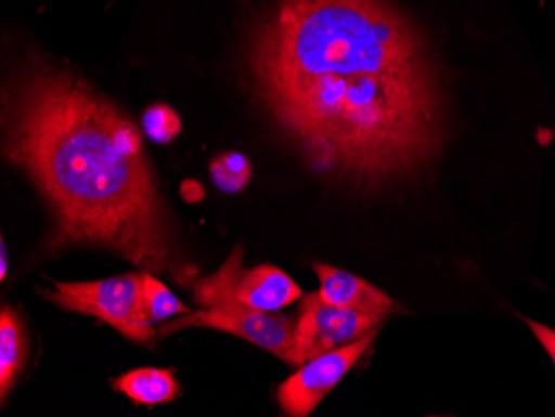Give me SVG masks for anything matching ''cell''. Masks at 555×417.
Instances as JSON below:
<instances>
[{
	"mask_svg": "<svg viewBox=\"0 0 555 417\" xmlns=\"http://www.w3.org/2000/svg\"><path fill=\"white\" fill-rule=\"evenodd\" d=\"M246 67L261 107L318 173L374 190L441 151L438 68L391 0H276L249 36Z\"/></svg>",
	"mask_w": 555,
	"mask_h": 417,
	"instance_id": "obj_1",
	"label": "cell"
},
{
	"mask_svg": "<svg viewBox=\"0 0 555 417\" xmlns=\"http://www.w3.org/2000/svg\"><path fill=\"white\" fill-rule=\"evenodd\" d=\"M4 154L54 214L52 247L93 245L146 272L175 273L173 233L142 135L74 71L39 55L12 71Z\"/></svg>",
	"mask_w": 555,
	"mask_h": 417,
	"instance_id": "obj_2",
	"label": "cell"
},
{
	"mask_svg": "<svg viewBox=\"0 0 555 417\" xmlns=\"http://www.w3.org/2000/svg\"><path fill=\"white\" fill-rule=\"evenodd\" d=\"M242 272L243 248L236 245L215 275L196 283L195 303L204 310L165 323L158 328V335H175L185 328L218 329L245 339L289 364L295 325L288 317L255 310L238 301L235 286Z\"/></svg>",
	"mask_w": 555,
	"mask_h": 417,
	"instance_id": "obj_3",
	"label": "cell"
},
{
	"mask_svg": "<svg viewBox=\"0 0 555 417\" xmlns=\"http://www.w3.org/2000/svg\"><path fill=\"white\" fill-rule=\"evenodd\" d=\"M142 285L143 273L90 283L57 282L46 298L62 310L99 317L130 341L149 344L158 331L140 320Z\"/></svg>",
	"mask_w": 555,
	"mask_h": 417,
	"instance_id": "obj_4",
	"label": "cell"
},
{
	"mask_svg": "<svg viewBox=\"0 0 555 417\" xmlns=\"http://www.w3.org/2000/svg\"><path fill=\"white\" fill-rule=\"evenodd\" d=\"M383 320L385 317L335 307L326 303L320 291L310 292L299 307L289 364L301 366L313 357L358 341L379 329Z\"/></svg>",
	"mask_w": 555,
	"mask_h": 417,
	"instance_id": "obj_5",
	"label": "cell"
},
{
	"mask_svg": "<svg viewBox=\"0 0 555 417\" xmlns=\"http://www.w3.org/2000/svg\"><path fill=\"white\" fill-rule=\"evenodd\" d=\"M379 329L358 341L336 348L301 364L299 372L280 385L276 400L286 416L307 417L336 388L373 344Z\"/></svg>",
	"mask_w": 555,
	"mask_h": 417,
	"instance_id": "obj_6",
	"label": "cell"
},
{
	"mask_svg": "<svg viewBox=\"0 0 555 417\" xmlns=\"http://www.w3.org/2000/svg\"><path fill=\"white\" fill-rule=\"evenodd\" d=\"M313 270L320 278V297L326 303L382 317L398 311V304L385 291L364 282L360 276L330 264L318 263Z\"/></svg>",
	"mask_w": 555,
	"mask_h": 417,
	"instance_id": "obj_7",
	"label": "cell"
},
{
	"mask_svg": "<svg viewBox=\"0 0 555 417\" xmlns=\"http://www.w3.org/2000/svg\"><path fill=\"white\" fill-rule=\"evenodd\" d=\"M238 301L255 310H282L302 297L301 288L283 270L270 264L240 273L235 286Z\"/></svg>",
	"mask_w": 555,
	"mask_h": 417,
	"instance_id": "obj_8",
	"label": "cell"
},
{
	"mask_svg": "<svg viewBox=\"0 0 555 417\" xmlns=\"http://www.w3.org/2000/svg\"><path fill=\"white\" fill-rule=\"evenodd\" d=\"M115 391L124 392L133 403L155 406L171 403L179 398L180 386L168 369L142 367L135 372L125 373L112 381Z\"/></svg>",
	"mask_w": 555,
	"mask_h": 417,
	"instance_id": "obj_9",
	"label": "cell"
},
{
	"mask_svg": "<svg viewBox=\"0 0 555 417\" xmlns=\"http://www.w3.org/2000/svg\"><path fill=\"white\" fill-rule=\"evenodd\" d=\"M27 357V335L21 317L11 308L0 313V398L5 401Z\"/></svg>",
	"mask_w": 555,
	"mask_h": 417,
	"instance_id": "obj_10",
	"label": "cell"
},
{
	"mask_svg": "<svg viewBox=\"0 0 555 417\" xmlns=\"http://www.w3.org/2000/svg\"><path fill=\"white\" fill-rule=\"evenodd\" d=\"M192 313L173 292L158 282L150 272H143L142 298H140V320L143 325L165 322L177 314Z\"/></svg>",
	"mask_w": 555,
	"mask_h": 417,
	"instance_id": "obj_11",
	"label": "cell"
},
{
	"mask_svg": "<svg viewBox=\"0 0 555 417\" xmlns=\"http://www.w3.org/2000/svg\"><path fill=\"white\" fill-rule=\"evenodd\" d=\"M251 161L238 152H224L217 155L210 164L211 182L220 192L240 193L251 180Z\"/></svg>",
	"mask_w": 555,
	"mask_h": 417,
	"instance_id": "obj_12",
	"label": "cell"
},
{
	"mask_svg": "<svg viewBox=\"0 0 555 417\" xmlns=\"http://www.w3.org/2000/svg\"><path fill=\"white\" fill-rule=\"evenodd\" d=\"M179 114L168 105H150L142 115L143 133L155 143H170L182 133Z\"/></svg>",
	"mask_w": 555,
	"mask_h": 417,
	"instance_id": "obj_13",
	"label": "cell"
},
{
	"mask_svg": "<svg viewBox=\"0 0 555 417\" xmlns=\"http://www.w3.org/2000/svg\"><path fill=\"white\" fill-rule=\"evenodd\" d=\"M524 322L529 328L534 333L535 338L539 339L544 350L547 351L548 356H551L552 363H554L555 367V331L554 329L547 328V326L541 325V323L532 322V320H527L524 317Z\"/></svg>",
	"mask_w": 555,
	"mask_h": 417,
	"instance_id": "obj_14",
	"label": "cell"
},
{
	"mask_svg": "<svg viewBox=\"0 0 555 417\" xmlns=\"http://www.w3.org/2000/svg\"><path fill=\"white\" fill-rule=\"evenodd\" d=\"M192 193L189 196V204H195V201L202 200L204 198L205 192L204 186L199 185L198 182H193V180H189V182L183 183L182 193Z\"/></svg>",
	"mask_w": 555,
	"mask_h": 417,
	"instance_id": "obj_15",
	"label": "cell"
},
{
	"mask_svg": "<svg viewBox=\"0 0 555 417\" xmlns=\"http://www.w3.org/2000/svg\"><path fill=\"white\" fill-rule=\"evenodd\" d=\"M2 263H0V278L4 282L5 276H8V251H5V245L2 243V257H0Z\"/></svg>",
	"mask_w": 555,
	"mask_h": 417,
	"instance_id": "obj_16",
	"label": "cell"
}]
</instances>
